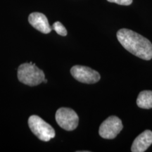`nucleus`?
Segmentation results:
<instances>
[{"instance_id":"3","label":"nucleus","mask_w":152,"mask_h":152,"mask_svg":"<svg viewBox=\"0 0 152 152\" xmlns=\"http://www.w3.org/2000/svg\"><path fill=\"white\" fill-rule=\"evenodd\" d=\"M28 125L32 132L43 142H49L56 135L54 129L38 115H30L28 118Z\"/></svg>"},{"instance_id":"7","label":"nucleus","mask_w":152,"mask_h":152,"mask_svg":"<svg viewBox=\"0 0 152 152\" xmlns=\"http://www.w3.org/2000/svg\"><path fill=\"white\" fill-rule=\"evenodd\" d=\"M28 21L34 28L44 34H48L52 30L49 24L48 19L42 13L34 12L30 14L28 17Z\"/></svg>"},{"instance_id":"9","label":"nucleus","mask_w":152,"mask_h":152,"mask_svg":"<svg viewBox=\"0 0 152 152\" xmlns=\"http://www.w3.org/2000/svg\"><path fill=\"white\" fill-rule=\"evenodd\" d=\"M137 104L141 109H152V91L145 90L140 92L137 99Z\"/></svg>"},{"instance_id":"8","label":"nucleus","mask_w":152,"mask_h":152,"mask_svg":"<svg viewBox=\"0 0 152 152\" xmlns=\"http://www.w3.org/2000/svg\"><path fill=\"white\" fill-rule=\"evenodd\" d=\"M152 144V131L147 130L137 137L133 142L131 151L132 152H144Z\"/></svg>"},{"instance_id":"11","label":"nucleus","mask_w":152,"mask_h":152,"mask_svg":"<svg viewBox=\"0 0 152 152\" xmlns=\"http://www.w3.org/2000/svg\"><path fill=\"white\" fill-rule=\"evenodd\" d=\"M108 1L111 3H115L119 5L128 6L132 3V0H107Z\"/></svg>"},{"instance_id":"1","label":"nucleus","mask_w":152,"mask_h":152,"mask_svg":"<svg viewBox=\"0 0 152 152\" xmlns=\"http://www.w3.org/2000/svg\"><path fill=\"white\" fill-rule=\"evenodd\" d=\"M117 39L126 50L134 56L147 61L152 58V44L142 35L123 28L118 31Z\"/></svg>"},{"instance_id":"10","label":"nucleus","mask_w":152,"mask_h":152,"mask_svg":"<svg viewBox=\"0 0 152 152\" xmlns=\"http://www.w3.org/2000/svg\"><path fill=\"white\" fill-rule=\"evenodd\" d=\"M52 29H54L57 34L61 36H66L68 34L67 30L64 27L61 23L56 21L52 26Z\"/></svg>"},{"instance_id":"6","label":"nucleus","mask_w":152,"mask_h":152,"mask_svg":"<svg viewBox=\"0 0 152 152\" xmlns=\"http://www.w3.org/2000/svg\"><path fill=\"white\" fill-rule=\"evenodd\" d=\"M71 73L76 80L86 84H94L101 78L100 74L90 67L76 65L71 68Z\"/></svg>"},{"instance_id":"5","label":"nucleus","mask_w":152,"mask_h":152,"mask_svg":"<svg viewBox=\"0 0 152 152\" xmlns=\"http://www.w3.org/2000/svg\"><path fill=\"white\" fill-rule=\"evenodd\" d=\"M123 128V125L121 120L118 117L111 115L101 124L99 134L102 138L112 140L116 137Z\"/></svg>"},{"instance_id":"4","label":"nucleus","mask_w":152,"mask_h":152,"mask_svg":"<svg viewBox=\"0 0 152 152\" xmlns=\"http://www.w3.org/2000/svg\"><path fill=\"white\" fill-rule=\"evenodd\" d=\"M55 119L61 128L67 131H73L79 123V117L74 110L62 107L57 110Z\"/></svg>"},{"instance_id":"2","label":"nucleus","mask_w":152,"mask_h":152,"mask_svg":"<svg viewBox=\"0 0 152 152\" xmlns=\"http://www.w3.org/2000/svg\"><path fill=\"white\" fill-rule=\"evenodd\" d=\"M18 80L28 86H37L41 84L45 79V75L42 70L32 62L20 64L17 73Z\"/></svg>"},{"instance_id":"12","label":"nucleus","mask_w":152,"mask_h":152,"mask_svg":"<svg viewBox=\"0 0 152 152\" xmlns=\"http://www.w3.org/2000/svg\"><path fill=\"white\" fill-rule=\"evenodd\" d=\"M44 83H47V80H46V79H45V80H44Z\"/></svg>"}]
</instances>
